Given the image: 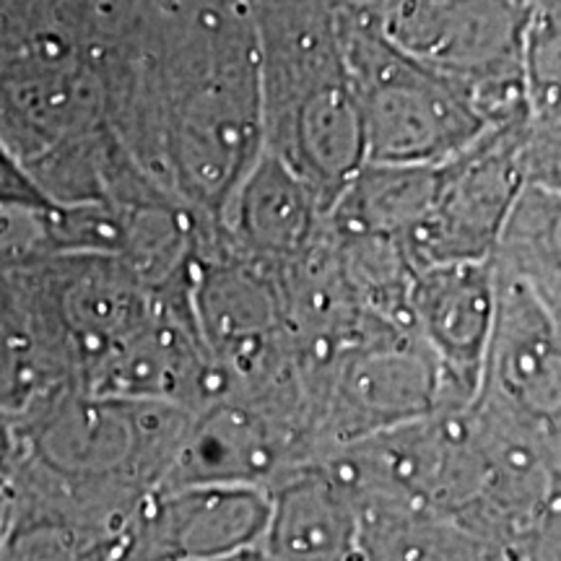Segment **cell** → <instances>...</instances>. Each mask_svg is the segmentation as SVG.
Segmentation results:
<instances>
[{
    "label": "cell",
    "mask_w": 561,
    "mask_h": 561,
    "mask_svg": "<svg viewBox=\"0 0 561 561\" xmlns=\"http://www.w3.org/2000/svg\"><path fill=\"white\" fill-rule=\"evenodd\" d=\"M491 263L496 276L520 280L559 310V187L525 182Z\"/></svg>",
    "instance_id": "14"
},
{
    "label": "cell",
    "mask_w": 561,
    "mask_h": 561,
    "mask_svg": "<svg viewBox=\"0 0 561 561\" xmlns=\"http://www.w3.org/2000/svg\"><path fill=\"white\" fill-rule=\"evenodd\" d=\"M210 561H265V557L261 553V549L255 551H244L237 553V557H227V559H210Z\"/></svg>",
    "instance_id": "18"
},
{
    "label": "cell",
    "mask_w": 561,
    "mask_h": 561,
    "mask_svg": "<svg viewBox=\"0 0 561 561\" xmlns=\"http://www.w3.org/2000/svg\"><path fill=\"white\" fill-rule=\"evenodd\" d=\"M528 180V123L489 128L439 164L430 208L401 242L413 268L491 261Z\"/></svg>",
    "instance_id": "6"
},
{
    "label": "cell",
    "mask_w": 561,
    "mask_h": 561,
    "mask_svg": "<svg viewBox=\"0 0 561 561\" xmlns=\"http://www.w3.org/2000/svg\"><path fill=\"white\" fill-rule=\"evenodd\" d=\"M110 76L70 0H0V144L21 164L112 128Z\"/></svg>",
    "instance_id": "2"
},
{
    "label": "cell",
    "mask_w": 561,
    "mask_h": 561,
    "mask_svg": "<svg viewBox=\"0 0 561 561\" xmlns=\"http://www.w3.org/2000/svg\"><path fill=\"white\" fill-rule=\"evenodd\" d=\"M19 460V434L16 416L0 411V479H11Z\"/></svg>",
    "instance_id": "16"
},
{
    "label": "cell",
    "mask_w": 561,
    "mask_h": 561,
    "mask_svg": "<svg viewBox=\"0 0 561 561\" xmlns=\"http://www.w3.org/2000/svg\"><path fill=\"white\" fill-rule=\"evenodd\" d=\"M191 411L60 385L16 416L13 489L125 530L170 473Z\"/></svg>",
    "instance_id": "1"
},
{
    "label": "cell",
    "mask_w": 561,
    "mask_h": 561,
    "mask_svg": "<svg viewBox=\"0 0 561 561\" xmlns=\"http://www.w3.org/2000/svg\"><path fill=\"white\" fill-rule=\"evenodd\" d=\"M496 310L494 263H439L413 268L405 320L445 375L455 405H471L481 390L491 322Z\"/></svg>",
    "instance_id": "8"
},
{
    "label": "cell",
    "mask_w": 561,
    "mask_h": 561,
    "mask_svg": "<svg viewBox=\"0 0 561 561\" xmlns=\"http://www.w3.org/2000/svg\"><path fill=\"white\" fill-rule=\"evenodd\" d=\"M68 385L47 346L16 265L0 268V411L19 416L37 398Z\"/></svg>",
    "instance_id": "13"
},
{
    "label": "cell",
    "mask_w": 561,
    "mask_h": 561,
    "mask_svg": "<svg viewBox=\"0 0 561 561\" xmlns=\"http://www.w3.org/2000/svg\"><path fill=\"white\" fill-rule=\"evenodd\" d=\"M53 206L39 191L26 167L0 144V208H47Z\"/></svg>",
    "instance_id": "15"
},
{
    "label": "cell",
    "mask_w": 561,
    "mask_h": 561,
    "mask_svg": "<svg viewBox=\"0 0 561 561\" xmlns=\"http://www.w3.org/2000/svg\"><path fill=\"white\" fill-rule=\"evenodd\" d=\"M322 455L453 403L437 359L411 325L369 318L331 359L305 371Z\"/></svg>",
    "instance_id": "5"
},
{
    "label": "cell",
    "mask_w": 561,
    "mask_h": 561,
    "mask_svg": "<svg viewBox=\"0 0 561 561\" xmlns=\"http://www.w3.org/2000/svg\"><path fill=\"white\" fill-rule=\"evenodd\" d=\"M265 523V489H157L125 525L115 561H210L237 557L261 546Z\"/></svg>",
    "instance_id": "7"
},
{
    "label": "cell",
    "mask_w": 561,
    "mask_h": 561,
    "mask_svg": "<svg viewBox=\"0 0 561 561\" xmlns=\"http://www.w3.org/2000/svg\"><path fill=\"white\" fill-rule=\"evenodd\" d=\"M335 21L367 164L439 167L489 130L450 81L385 37L375 13L335 5Z\"/></svg>",
    "instance_id": "3"
},
{
    "label": "cell",
    "mask_w": 561,
    "mask_h": 561,
    "mask_svg": "<svg viewBox=\"0 0 561 561\" xmlns=\"http://www.w3.org/2000/svg\"><path fill=\"white\" fill-rule=\"evenodd\" d=\"M536 0H385L377 24L398 50L450 81L489 128L528 123L525 45Z\"/></svg>",
    "instance_id": "4"
},
{
    "label": "cell",
    "mask_w": 561,
    "mask_h": 561,
    "mask_svg": "<svg viewBox=\"0 0 561 561\" xmlns=\"http://www.w3.org/2000/svg\"><path fill=\"white\" fill-rule=\"evenodd\" d=\"M359 500V561H507L453 512L380 494Z\"/></svg>",
    "instance_id": "12"
},
{
    "label": "cell",
    "mask_w": 561,
    "mask_h": 561,
    "mask_svg": "<svg viewBox=\"0 0 561 561\" xmlns=\"http://www.w3.org/2000/svg\"><path fill=\"white\" fill-rule=\"evenodd\" d=\"M322 221L312 187L263 149L224 210L221 237L244 261L278 276L310 248Z\"/></svg>",
    "instance_id": "11"
},
{
    "label": "cell",
    "mask_w": 561,
    "mask_h": 561,
    "mask_svg": "<svg viewBox=\"0 0 561 561\" xmlns=\"http://www.w3.org/2000/svg\"><path fill=\"white\" fill-rule=\"evenodd\" d=\"M479 396L559 426V310L520 280L496 276V310Z\"/></svg>",
    "instance_id": "9"
},
{
    "label": "cell",
    "mask_w": 561,
    "mask_h": 561,
    "mask_svg": "<svg viewBox=\"0 0 561 561\" xmlns=\"http://www.w3.org/2000/svg\"><path fill=\"white\" fill-rule=\"evenodd\" d=\"M11 507H13V489H11V479H0V553H3L5 536H9Z\"/></svg>",
    "instance_id": "17"
},
{
    "label": "cell",
    "mask_w": 561,
    "mask_h": 561,
    "mask_svg": "<svg viewBox=\"0 0 561 561\" xmlns=\"http://www.w3.org/2000/svg\"><path fill=\"white\" fill-rule=\"evenodd\" d=\"M265 561H359V500L328 458L305 462L268 489Z\"/></svg>",
    "instance_id": "10"
}]
</instances>
